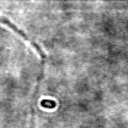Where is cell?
Segmentation results:
<instances>
[{"instance_id": "6da1fadb", "label": "cell", "mask_w": 128, "mask_h": 128, "mask_svg": "<svg viewBox=\"0 0 128 128\" xmlns=\"http://www.w3.org/2000/svg\"><path fill=\"white\" fill-rule=\"evenodd\" d=\"M0 23L7 25L9 28H11L13 31H15L18 35H20L22 38H24L26 41H28V42H29V43H30V44H31V45L36 49V51L40 54V56H41V58H42V60H43V63H44V60H45V54H44V52L42 51V49L39 47V45H38L36 42H34L33 40H31V39L26 35V33H25V32H23L22 30H20V29H19L15 24H13L12 22H10L6 17H4V16H0Z\"/></svg>"}, {"instance_id": "7a4b0ae2", "label": "cell", "mask_w": 128, "mask_h": 128, "mask_svg": "<svg viewBox=\"0 0 128 128\" xmlns=\"http://www.w3.org/2000/svg\"><path fill=\"white\" fill-rule=\"evenodd\" d=\"M41 106L45 108H54L56 106L55 101H48V100H42L41 101Z\"/></svg>"}]
</instances>
